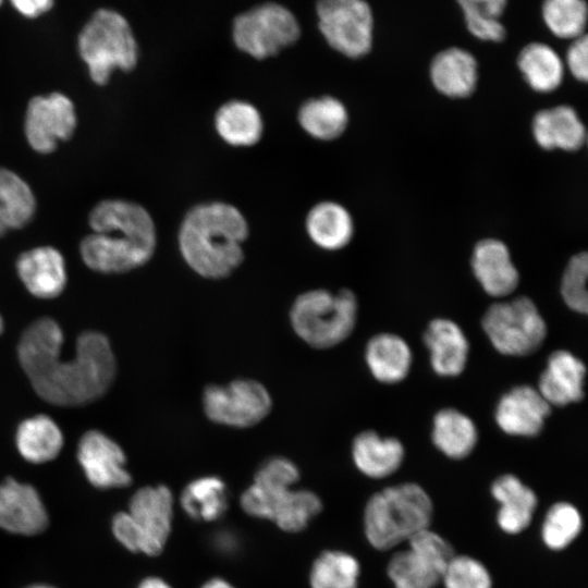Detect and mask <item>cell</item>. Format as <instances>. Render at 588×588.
<instances>
[{"label":"cell","mask_w":588,"mask_h":588,"mask_svg":"<svg viewBox=\"0 0 588 588\" xmlns=\"http://www.w3.org/2000/svg\"><path fill=\"white\" fill-rule=\"evenodd\" d=\"M63 332L51 318L37 319L23 332L20 364L35 392L59 406H78L101 397L112 384L117 364L108 338L85 331L76 340L75 356L60 358Z\"/></svg>","instance_id":"6da1fadb"},{"label":"cell","mask_w":588,"mask_h":588,"mask_svg":"<svg viewBox=\"0 0 588 588\" xmlns=\"http://www.w3.org/2000/svg\"><path fill=\"white\" fill-rule=\"evenodd\" d=\"M93 233L79 245L85 265L102 273L126 272L146 265L157 246V230L150 213L126 199H105L90 211Z\"/></svg>","instance_id":"7a4b0ae2"},{"label":"cell","mask_w":588,"mask_h":588,"mask_svg":"<svg viewBox=\"0 0 588 588\" xmlns=\"http://www.w3.org/2000/svg\"><path fill=\"white\" fill-rule=\"evenodd\" d=\"M248 222L234 205L222 200L193 206L177 232L182 259L197 275L221 280L233 274L245 258Z\"/></svg>","instance_id":"3957f363"},{"label":"cell","mask_w":588,"mask_h":588,"mask_svg":"<svg viewBox=\"0 0 588 588\" xmlns=\"http://www.w3.org/2000/svg\"><path fill=\"white\" fill-rule=\"evenodd\" d=\"M432 501L422 487L404 482L373 493L364 511V530L377 550H389L408 541L430 526Z\"/></svg>","instance_id":"277c9868"},{"label":"cell","mask_w":588,"mask_h":588,"mask_svg":"<svg viewBox=\"0 0 588 588\" xmlns=\"http://www.w3.org/2000/svg\"><path fill=\"white\" fill-rule=\"evenodd\" d=\"M358 313L356 295L348 289H313L293 301L289 319L294 333L317 350L334 347L353 332Z\"/></svg>","instance_id":"5b68a950"},{"label":"cell","mask_w":588,"mask_h":588,"mask_svg":"<svg viewBox=\"0 0 588 588\" xmlns=\"http://www.w3.org/2000/svg\"><path fill=\"white\" fill-rule=\"evenodd\" d=\"M173 505L174 498L167 486L142 487L130 498L127 510L112 516L111 534L132 553L159 555L171 534Z\"/></svg>","instance_id":"8992f818"},{"label":"cell","mask_w":588,"mask_h":588,"mask_svg":"<svg viewBox=\"0 0 588 588\" xmlns=\"http://www.w3.org/2000/svg\"><path fill=\"white\" fill-rule=\"evenodd\" d=\"M77 49L90 78L108 83L114 70L132 71L138 61V46L127 20L118 11L99 9L83 26Z\"/></svg>","instance_id":"52a82bcc"},{"label":"cell","mask_w":588,"mask_h":588,"mask_svg":"<svg viewBox=\"0 0 588 588\" xmlns=\"http://www.w3.org/2000/svg\"><path fill=\"white\" fill-rule=\"evenodd\" d=\"M481 324L493 347L509 356L535 353L547 336V323L527 296L492 304L486 310Z\"/></svg>","instance_id":"ba28073f"},{"label":"cell","mask_w":588,"mask_h":588,"mask_svg":"<svg viewBox=\"0 0 588 588\" xmlns=\"http://www.w3.org/2000/svg\"><path fill=\"white\" fill-rule=\"evenodd\" d=\"M301 36L295 15L284 5L266 2L238 14L232 24L235 47L256 60L278 56Z\"/></svg>","instance_id":"9c48e42d"},{"label":"cell","mask_w":588,"mask_h":588,"mask_svg":"<svg viewBox=\"0 0 588 588\" xmlns=\"http://www.w3.org/2000/svg\"><path fill=\"white\" fill-rule=\"evenodd\" d=\"M201 406L213 424L245 429L261 422L271 412L272 396L268 388L253 378H236L226 383L204 388Z\"/></svg>","instance_id":"30bf717a"},{"label":"cell","mask_w":588,"mask_h":588,"mask_svg":"<svg viewBox=\"0 0 588 588\" xmlns=\"http://www.w3.org/2000/svg\"><path fill=\"white\" fill-rule=\"evenodd\" d=\"M240 504L249 516L269 519L287 532L305 529L320 513V498L307 489L253 482L241 495Z\"/></svg>","instance_id":"8fae6325"},{"label":"cell","mask_w":588,"mask_h":588,"mask_svg":"<svg viewBox=\"0 0 588 588\" xmlns=\"http://www.w3.org/2000/svg\"><path fill=\"white\" fill-rule=\"evenodd\" d=\"M320 33L344 57L366 56L372 46L373 19L365 0H317Z\"/></svg>","instance_id":"7c38bea8"},{"label":"cell","mask_w":588,"mask_h":588,"mask_svg":"<svg viewBox=\"0 0 588 588\" xmlns=\"http://www.w3.org/2000/svg\"><path fill=\"white\" fill-rule=\"evenodd\" d=\"M77 123L74 103L62 93L29 99L24 132L29 146L37 152H52L59 142L72 137Z\"/></svg>","instance_id":"4fadbf2b"},{"label":"cell","mask_w":588,"mask_h":588,"mask_svg":"<svg viewBox=\"0 0 588 588\" xmlns=\"http://www.w3.org/2000/svg\"><path fill=\"white\" fill-rule=\"evenodd\" d=\"M76 456L87 481L97 489H121L132 483L124 451L99 430H88L82 436Z\"/></svg>","instance_id":"5bb4252c"},{"label":"cell","mask_w":588,"mask_h":588,"mask_svg":"<svg viewBox=\"0 0 588 588\" xmlns=\"http://www.w3.org/2000/svg\"><path fill=\"white\" fill-rule=\"evenodd\" d=\"M48 510L37 489L13 477L0 482V529L13 536L33 537L47 530Z\"/></svg>","instance_id":"9a60e30c"},{"label":"cell","mask_w":588,"mask_h":588,"mask_svg":"<svg viewBox=\"0 0 588 588\" xmlns=\"http://www.w3.org/2000/svg\"><path fill=\"white\" fill-rule=\"evenodd\" d=\"M550 413L551 406L537 388L518 385L500 397L494 418L506 434L535 437L541 432Z\"/></svg>","instance_id":"2e32d148"},{"label":"cell","mask_w":588,"mask_h":588,"mask_svg":"<svg viewBox=\"0 0 588 588\" xmlns=\"http://www.w3.org/2000/svg\"><path fill=\"white\" fill-rule=\"evenodd\" d=\"M470 266L482 290L492 297H505L518 285L519 273L509 247L500 240L479 241L474 247Z\"/></svg>","instance_id":"e0dca14e"},{"label":"cell","mask_w":588,"mask_h":588,"mask_svg":"<svg viewBox=\"0 0 588 588\" xmlns=\"http://www.w3.org/2000/svg\"><path fill=\"white\" fill-rule=\"evenodd\" d=\"M16 271L26 290L35 297L59 296L66 285V268L62 254L51 246H39L22 253Z\"/></svg>","instance_id":"ac0fdd59"},{"label":"cell","mask_w":588,"mask_h":588,"mask_svg":"<svg viewBox=\"0 0 588 588\" xmlns=\"http://www.w3.org/2000/svg\"><path fill=\"white\" fill-rule=\"evenodd\" d=\"M585 377V364L573 353L558 350L550 354L537 390L550 406H565L584 397Z\"/></svg>","instance_id":"d6986e66"},{"label":"cell","mask_w":588,"mask_h":588,"mask_svg":"<svg viewBox=\"0 0 588 588\" xmlns=\"http://www.w3.org/2000/svg\"><path fill=\"white\" fill-rule=\"evenodd\" d=\"M433 371L441 377L461 375L467 364L469 343L462 328L453 320L436 318L424 333Z\"/></svg>","instance_id":"ffe728a7"},{"label":"cell","mask_w":588,"mask_h":588,"mask_svg":"<svg viewBox=\"0 0 588 588\" xmlns=\"http://www.w3.org/2000/svg\"><path fill=\"white\" fill-rule=\"evenodd\" d=\"M536 143L546 150L576 151L586 142V128L574 108L560 105L538 111L531 123Z\"/></svg>","instance_id":"44dd1931"},{"label":"cell","mask_w":588,"mask_h":588,"mask_svg":"<svg viewBox=\"0 0 588 588\" xmlns=\"http://www.w3.org/2000/svg\"><path fill=\"white\" fill-rule=\"evenodd\" d=\"M430 78L434 88L450 98L471 95L478 81L475 57L458 47L446 48L434 56L430 64Z\"/></svg>","instance_id":"7402d4cb"},{"label":"cell","mask_w":588,"mask_h":588,"mask_svg":"<svg viewBox=\"0 0 588 588\" xmlns=\"http://www.w3.org/2000/svg\"><path fill=\"white\" fill-rule=\"evenodd\" d=\"M491 494L500 504L497 522L504 532L516 535L530 525L538 500L519 478L512 474L498 477L491 485Z\"/></svg>","instance_id":"603a6c76"},{"label":"cell","mask_w":588,"mask_h":588,"mask_svg":"<svg viewBox=\"0 0 588 588\" xmlns=\"http://www.w3.org/2000/svg\"><path fill=\"white\" fill-rule=\"evenodd\" d=\"M308 238L319 248L335 252L346 247L354 236V220L350 211L333 200L315 204L305 218Z\"/></svg>","instance_id":"cb8c5ba5"},{"label":"cell","mask_w":588,"mask_h":588,"mask_svg":"<svg viewBox=\"0 0 588 588\" xmlns=\"http://www.w3.org/2000/svg\"><path fill=\"white\" fill-rule=\"evenodd\" d=\"M404 455V446L399 439L382 437L373 430L362 431L352 441L353 462L369 478L389 477L400 468Z\"/></svg>","instance_id":"d4e9b609"},{"label":"cell","mask_w":588,"mask_h":588,"mask_svg":"<svg viewBox=\"0 0 588 588\" xmlns=\"http://www.w3.org/2000/svg\"><path fill=\"white\" fill-rule=\"evenodd\" d=\"M213 127L221 140L229 146L247 148L260 142L265 123L260 111L252 102L231 99L215 112Z\"/></svg>","instance_id":"484cf974"},{"label":"cell","mask_w":588,"mask_h":588,"mask_svg":"<svg viewBox=\"0 0 588 588\" xmlns=\"http://www.w3.org/2000/svg\"><path fill=\"white\" fill-rule=\"evenodd\" d=\"M365 362L377 381L393 384L407 377L413 363V354L403 338L383 332L373 335L367 342Z\"/></svg>","instance_id":"4316f807"},{"label":"cell","mask_w":588,"mask_h":588,"mask_svg":"<svg viewBox=\"0 0 588 588\" xmlns=\"http://www.w3.org/2000/svg\"><path fill=\"white\" fill-rule=\"evenodd\" d=\"M296 118L301 128L320 142H332L342 136L350 120L346 106L330 95L306 99Z\"/></svg>","instance_id":"83f0119b"},{"label":"cell","mask_w":588,"mask_h":588,"mask_svg":"<svg viewBox=\"0 0 588 588\" xmlns=\"http://www.w3.org/2000/svg\"><path fill=\"white\" fill-rule=\"evenodd\" d=\"M63 442V433L58 424L42 414L21 421L15 433L20 455L33 464L54 460L61 452Z\"/></svg>","instance_id":"f1b7e54d"},{"label":"cell","mask_w":588,"mask_h":588,"mask_svg":"<svg viewBox=\"0 0 588 588\" xmlns=\"http://www.w3.org/2000/svg\"><path fill=\"white\" fill-rule=\"evenodd\" d=\"M432 442L445 456L454 460L467 457L478 441L475 422L455 408H442L433 417Z\"/></svg>","instance_id":"f546056e"},{"label":"cell","mask_w":588,"mask_h":588,"mask_svg":"<svg viewBox=\"0 0 588 588\" xmlns=\"http://www.w3.org/2000/svg\"><path fill=\"white\" fill-rule=\"evenodd\" d=\"M518 69L531 89L552 93L564 77V63L558 52L543 42H530L517 58Z\"/></svg>","instance_id":"4dcf8cb0"},{"label":"cell","mask_w":588,"mask_h":588,"mask_svg":"<svg viewBox=\"0 0 588 588\" xmlns=\"http://www.w3.org/2000/svg\"><path fill=\"white\" fill-rule=\"evenodd\" d=\"M185 514L200 522H213L228 510V489L218 476H201L189 481L180 495Z\"/></svg>","instance_id":"1f68e13d"},{"label":"cell","mask_w":588,"mask_h":588,"mask_svg":"<svg viewBox=\"0 0 588 588\" xmlns=\"http://www.w3.org/2000/svg\"><path fill=\"white\" fill-rule=\"evenodd\" d=\"M36 199L29 185L15 172L0 167V221L9 231L30 222Z\"/></svg>","instance_id":"d6a6232c"},{"label":"cell","mask_w":588,"mask_h":588,"mask_svg":"<svg viewBox=\"0 0 588 588\" xmlns=\"http://www.w3.org/2000/svg\"><path fill=\"white\" fill-rule=\"evenodd\" d=\"M360 566L343 551H324L313 563L310 588H357Z\"/></svg>","instance_id":"836d02e7"},{"label":"cell","mask_w":588,"mask_h":588,"mask_svg":"<svg viewBox=\"0 0 588 588\" xmlns=\"http://www.w3.org/2000/svg\"><path fill=\"white\" fill-rule=\"evenodd\" d=\"M388 575L394 588H434L441 578L430 562L409 548L392 555Z\"/></svg>","instance_id":"e575fe53"},{"label":"cell","mask_w":588,"mask_h":588,"mask_svg":"<svg viewBox=\"0 0 588 588\" xmlns=\"http://www.w3.org/2000/svg\"><path fill=\"white\" fill-rule=\"evenodd\" d=\"M468 30L477 38L500 42L506 30L500 22L507 0H456Z\"/></svg>","instance_id":"d590c367"},{"label":"cell","mask_w":588,"mask_h":588,"mask_svg":"<svg viewBox=\"0 0 588 588\" xmlns=\"http://www.w3.org/2000/svg\"><path fill=\"white\" fill-rule=\"evenodd\" d=\"M542 17L556 37L575 39L585 34L587 4L585 0H543Z\"/></svg>","instance_id":"8d00e7d4"},{"label":"cell","mask_w":588,"mask_h":588,"mask_svg":"<svg viewBox=\"0 0 588 588\" xmlns=\"http://www.w3.org/2000/svg\"><path fill=\"white\" fill-rule=\"evenodd\" d=\"M581 527L579 511L568 502H558L546 514L541 537L549 549L559 551L574 541Z\"/></svg>","instance_id":"74e56055"},{"label":"cell","mask_w":588,"mask_h":588,"mask_svg":"<svg viewBox=\"0 0 588 588\" xmlns=\"http://www.w3.org/2000/svg\"><path fill=\"white\" fill-rule=\"evenodd\" d=\"M440 580L444 588H492V578L487 567L468 555L454 554Z\"/></svg>","instance_id":"f35d334b"},{"label":"cell","mask_w":588,"mask_h":588,"mask_svg":"<svg viewBox=\"0 0 588 588\" xmlns=\"http://www.w3.org/2000/svg\"><path fill=\"white\" fill-rule=\"evenodd\" d=\"M587 274L588 255L583 252L569 258L561 280V295L564 303L579 314H586L588 309Z\"/></svg>","instance_id":"ab89813d"},{"label":"cell","mask_w":588,"mask_h":588,"mask_svg":"<svg viewBox=\"0 0 588 588\" xmlns=\"http://www.w3.org/2000/svg\"><path fill=\"white\" fill-rule=\"evenodd\" d=\"M408 548L430 562L442 575L450 560L454 556L451 544L430 527L411 537Z\"/></svg>","instance_id":"60d3db41"},{"label":"cell","mask_w":588,"mask_h":588,"mask_svg":"<svg viewBox=\"0 0 588 588\" xmlns=\"http://www.w3.org/2000/svg\"><path fill=\"white\" fill-rule=\"evenodd\" d=\"M298 466L289 457L272 456L257 468L253 482L261 485L295 486L299 480Z\"/></svg>","instance_id":"b9f144b4"},{"label":"cell","mask_w":588,"mask_h":588,"mask_svg":"<svg viewBox=\"0 0 588 588\" xmlns=\"http://www.w3.org/2000/svg\"><path fill=\"white\" fill-rule=\"evenodd\" d=\"M566 65L576 79L587 82L588 39L586 34L573 39L566 52Z\"/></svg>","instance_id":"7bdbcfd3"},{"label":"cell","mask_w":588,"mask_h":588,"mask_svg":"<svg viewBox=\"0 0 588 588\" xmlns=\"http://www.w3.org/2000/svg\"><path fill=\"white\" fill-rule=\"evenodd\" d=\"M14 10L26 19H36L47 13L54 0H9Z\"/></svg>","instance_id":"ee69618b"},{"label":"cell","mask_w":588,"mask_h":588,"mask_svg":"<svg viewBox=\"0 0 588 588\" xmlns=\"http://www.w3.org/2000/svg\"><path fill=\"white\" fill-rule=\"evenodd\" d=\"M136 588H172L164 579L157 576H148L143 578Z\"/></svg>","instance_id":"f6af8a7d"},{"label":"cell","mask_w":588,"mask_h":588,"mask_svg":"<svg viewBox=\"0 0 588 588\" xmlns=\"http://www.w3.org/2000/svg\"><path fill=\"white\" fill-rule=\"evenodd\" d=\"M228 540H225V535L224 534H221L219 537H218V540H217V546L220 548L221 551H233L234 548L236 547V542L235 540H233V537H231V535L228 534V537H226Z\"/></svg>","instance_id":"bcb514c9"},{"label":"cell","mask_w":588,"mask_h":588,"mask_svg":"<svg viewBox=\"0 0 588 588\" xmlns=\"http://www.w3.org/2000/svg\"><path fill=\"white\" fill-rule=\"evenodd\" d=\"M200 588H235V587L223 578L213 577L207 580L206 583H204Z\"/></svg>","instance_id":"7dc6e473"},{"label":"cell","mask_w":588,"mask_h":588,"mask_svg":"<svg viewBox=\"0 0 588 588\" xmlns=\"http://www.w3.org/2000/svg\"><path fill=\"white\" fill-rule=\"evenodd\" d=\"M22 588H58V587L47 584V583H34V584L26 585Z\"/></svg>","instance_id":"c3c4849f"},{"label":"cell","mask_w":588,"mask_h":588,"mask_svg":"<svg viewBox=\"0 0 588 588\" xmlns=\"http://www.w3.org/2000/svg\"><path fill=\"white\" fill-rule=\"evenodd\" d=\"M7 232H8V230L5 229V226L0 221V236L4 235Z\"/></svg>","instance_id":"681fc988"},{"label":"cell","mask_w":588,"mask_h":588,"mask_svg":"<svg viewBox=\"0 0 588 588\" xmlns=\"http://www.w3.org/2000/svg\"><path fill=\"white\" fill-rule=\"evenodd\" d=\"M3 331V320H2V317L0 316V333Z\"/></svg>","instance_id":"f907efd6"},{"label":"cell","mask_w":588,"mask_h":588,"mask_svg":"<svg viewBox=\"0 0 588 588\" xmlns=\"http://www.w3.org/2000/svg\"><path fill=\"white\" fill-rule=\"evenodd\" d=\"M3 0H0V5L2 4Z\"/></svg>","instance_id":"816d5d0a"}]
</instances>
